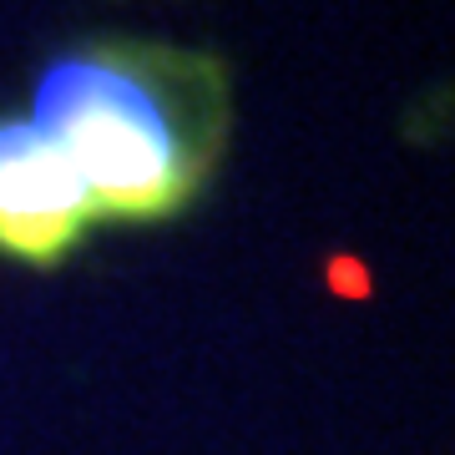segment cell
<instances>
[{
    "instance_id": "1",
    "label": "cell",
    "mask_w": 455,
    "mask_h": 455,
    "mask_svg": "<svg viewBox=\"0 0 455 455\" xmlns=\"http://www.w3.org/2000/svg\"><path fill=\"white\" fill-rule=\"evenodd\" d=\"M36 127L82 172L101 218L152 223L193 203L233 137V76L167 41H82L36 71Z\"/></svg>"
},
{
    "instance_id": "2",
    "label": "cell",
    "mask_w": 455,
    "mask_h": 455,
    "mask_svg": "<svg viewBox=\"0 0 455 455\" xmlns=\"http://www.w3.org/2000/svg\"><path fill=\"white\" fill-rule=\"evenodd\" d=\"M101 223L82 172L26 112H0V253L61 263Z\"/></svg>"
}]
</instances>
